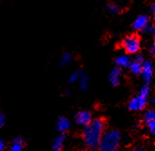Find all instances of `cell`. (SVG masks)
<instances>
[{"label":"cell","mask_w":155,"mask_h":151,"mask_svg":"<svg viewBox=\"0 0 155 151\" xmlns=\"http://www.w3.org/2000/svg\"><path fill=\"white\" fill-rule=\"evenodd\" d=\"M106 121L104 118H97L84 129L82 139L85 149L88 151H96L101 139L105 132Z\"/></svg>","instance_id":"6da1fadb"},{"label":"cell","mask_w":155,"mask_h":151,"mask_svg":"<svg viewBox=\"0 0 155 151\" xmlns=\"http://www.w3.org/2000/svg\"><path fill=\"white\" fill-rule=\"evenodd\" d=\"M121 133L117 129H111L104 133L98 146V151H119L121 144Z\"/></svg>","instance_id":"7a4b0ae2"},{"label":"cell","mask_w":155,"mask_h":151,"mask_svg":"<svg viewBox=\"0 0 155 151\" xmlns=\"http://www.w3.org/2000/svg\"><path fill=\"white\" fill-rule=\"evenodd\" d=\"M150 93H151V88H150V86L149 85H144L139 94L133 98L129 103H128V108L132 111H139V110H143L147 103H148V98H149V96H150Z\"/></svg>","instance_id":"3957f363"},{"label":"cell","mask_w":155,"mask_h":151,"mask_svg":"<svg viewBox=\"0 0 155 151\" xmlns=\"http://www.w3.org/2000/svg\"><path fill=\"white\" fill-rule=\"evenodd\" d=\"M123 47L128 54H138L141 49V39L135 35L128 36L123 41Z\"/></svg>","instance_id":"277c9868"},{"label":"cell","mask_w":155,"mask_h":151,"mask_svg":"<svg viewBox=\"0 0 155 151\" xmlns=\"http://www.w3.org/2000/svg\"><path fill=\"white\" fill-rule=\"evenodd\" d=\"M141 75L143 76V80L146 84L150 83L153 77V65L151 61H143L142 65V72Z\"/></svg>","instance_id":"5b68a950"},{"label":"cell","mask_w":155,"mask_h":151,"mask_svg":"<svg viewBox=\"0 0 155 151\" xmlns=\"http://www.w3.org/2000/svg\"><path fill=\"white\" fill-rule=\"evenodd\" d=\"M92 114L89 111L86 110H82L76 113L74 117V121L77 125L81 127H86L91 121H92Z\"/></svg>","instance_id":"8992f818"},{"label":"cell","mask_w":155,"mask_h":151,"mask_svg":"<svg viewBox=\"0 0 155 151\" xmlns=\"http://www.w3.org/2000/svg\"><path fill=\"white\" fill-rule=\"evenodd\" d=\"M148 25H150V18L146 15H139L133 23V27L135 30L143 31V28H145Z\"/></svg>","instance_id":"52a82bcc"},{"label":"cell","mask_w":155,"mask_h":151,"mask_svg":"<svg viewBox=\"0 0 155 151\" xmlns=\"http://www.w3.org/2000/svg\"><path fill=\"white\" fill-rule=\"evenodd\" d=\"M71 123L69 121V119L65 117H60L58 118L57 121H56V130L59 131L60 133H64L65 131H67L70 129Z\"/></svg>","instance_id":"ba28073f"},{"label":"cell","mask_w":155,"mask_h":151,"mask_svg":"<svg viewBox=\"0 0 155 151\" xmlns=\"http://www.w3.org/2000/svg\"><path fill=\"white\" fill-rule=\"evenodd\" d=\"M121 70L119 67H115L114 68L110 74H109V82L112 86L116 87L120 84V80H121Z\"/></svg>","instance_id":"9c48e42d"},{"label":"cell","mask_w":155,"mask_h":151,"mask_svg":"<svg viewBox=\"0 0 155 151\" xmlns=\"http://www.w3.org/2000/svg\"><path fill=\"white\" fill-rule=\"evenodd\" d=\"M65 138H66V136L64 133H60L58 136H56L53 142V150L62 151L63 148H64V143Z\"/></svg>","instance_id":"30bf717a"},{"label":"cell","mask_w":155,"mask_h":151,"mask_svg":"<svg viewBox=\"0 0 155 151\" xmlns=\"http://www.w3.org/2000/svg\"><path fill=\"white\" fill-rule=\"evenodd\" d=\"M131 59L127 55H120L115 58V63L118 67H129L131 64Z\"/></svg>","instance_id":"8fae6325"},{"label":"cell","mask_w":155,"mask_h":151,"mask_svg":"<svg viewBox=\"0 0 155 151\" xmlns=\"http://www.w3.org/2000/svg\"><path fill=\"white\" fill-rule=\"evenodd\" d=\"M24 147H25V142H24L23 139L16 138L11 143L9 151H23Z\"/></svg>","instance_id":"7c38bea8"},{"label":"cell","mask_w":155,"mask_h":151,"mask_svg":"<svg viewBox=\"0 0 155 151\" xmlns=\"http://www.w3.org/2000/svg\"><path fill=\"white\" fill-rule=\"evenodd\" d=\"M143 63H140V62H137V61L134 60V61L131 62V64L129 66V69L131 70V72L134 75L139 76V75H141V72H142V65H143Z\"/></svg>","instance_id":"4fadbf2b"},{"label":"cell","mask_w":155,"mask_h":151,"mask_svg":"<svg viewBox=\"0 0 155 151\" xmlns=\"http://www.w3.org/2000/svg\"><path fill=\"white\" fill-rule=\"evenodd\" d=\"M78 81H79V86H80L81 89H83V90L87 89L89 84H88V77H87V76L85 74H83L82 73Z\"/></svg>","instance_id":"5bb4252c"},{"label":"cell","mask_w":155,"mask_h":151,"mask_svg":"<svg viewBox=\"0 0 155 151\" xmlns=\"http://www.w3.org/2000/svg\"><path fill=\"white\" fill-rule=\"evenodd\" d=\"M73 60L72 55L70 53H64L61 57V65L62 66H68Z\"/></svg>","instance_id":"9a60e30c"},{"label":"cell","mask_w":155,"mask_h":151,"mask_svg":"<svg viewBox=\"0 0 155 151\" xmlns=\"http://www.w3.org/2000/svg\"><path fill=\"white\" fill-rule=\"evenodd\" d=\"M153 119H155V112L154 110L153 109H149L148 111H146L144 113V116H143V122L146 124L147 122L153 120Z\"/></svg>","instance_id":"2e32d148"},{"label":"cell","mask_w":155,"mask_h":151,"mask_svg":"<svg viewBox=\"0 0 155 151\" xmlns=\"http://www.w3.org/2000/svg\"><path fill=\"white\" fill-rule=\"evenodd\" d=\"M81 74H82V72H80V71H75V72L72 73L71 76L69 77V82L70 83H74V82L78 81L79 78H80Z\"/></svg>","instance_id":"e0dca14e"},{"label":"cell","mask_w":155,"mask_h":151,"mask_svg":"<svg viewBox=\"0 0 155 151\" xmlns=\"http://www.w3.org/2000/svg\"><path fill=\"white\" fill-rule=\"evenodd\" d=\"M146 125H147V128H148L149 131L151 132V134H152V135H154L155 134V119H153V120H151V121L147 122V123H146Z\"/></svg>","instance_id":"ac0fdd59"},{"label":"cell","mask_w":155,"mask_h":151,"mask_svg":"<svg viewBox=\"0 0 155 151\" xmlns=\"http://www.w3.org/2000/svg\"><path fill=\"white\" fill-rule=\"evenodd\" d=\"M108 9L109 11L112 13V14H116L119 12V7L116 4H114V3H111L108 5Z\"/></svg>","instance_id":"d6986e66"},{"label":"cell","mask_w":155,"mask_h":151,"mask_svg":"<svg viewBox=\"0 0 155 151\" xmlns=\"http://www.w3.org/2000/svg\"><path fill=\"white\" fill-rule=\"evenodd\" d=\"M143 31L146 34H154V26L148 25L145 28H143Z\"/></svg>","instance_id":"ffe728a7"},{"label":"cell","mask_w":155,"mask_h":151,"mask_svg":"<svg viewBox=\"0 0 155 151\" xmlns=\"http://www.w3.org/2000/svg\"><path fill=\"white\" fill-rule=\"evenodd\" d=\"M5 115L0 111V129L5 125Z\"/></svg>","instance_id":"44dd1931"},{"label":"cell","mask_w":155,"mask_h":151,"mask_svg":"<svg viewBox=\"0 0 155 151\" xmlns=\"http://www.w3.org/2000/svg\"><path fill=\"white\" fill-rule=\"evenodd\" d=\"M134 60L135 61H137V62H140V63H143V61H144V59H143V55H136V57H135V58H134Z\"/></svg>","instance_id":"7402d4cb"},{"label":"cell","mask_w":155,"mask_h":151,"mask_svg":"<svg viewBox=\"0 0 155 151\" xmlns=\"http://www.w3.org/2000/svg\"><path fill=\"white\" fill-rule=\"evenodd\" d=\"M5 149V142L3 139L0 138V151H4Z\"/></svg>","instance_id":"603a6c76"},{"label":"cell","mask_w":155,"mask_h":151,"mask_svg":"<svg viewBox=\"0 0 155 151\" xmlns=\"http://www.w3.org/2000/svg\"><path fill=\"white\" fill-rule=\"evenodd\" d=\"M155 47H154V45H153L151 47H150V52H151V54L153 55V56H154L155 54Z\"/></svg>","instance_id":"cb8c5ba5"},{"label":"cell","mask_w":155,"mask_h":151,"mask_svg":"<svg viewBox=\"0 0 155 151\" xmlns=\"http://www.w3.org/2000/svg\"><path fill=\"white\" fill-rule=\"evenodd\" d=\"M134 151H146V149L143 147H137Z\"/></svg>","instance_id":"d4e9b609"},{"label":"cell","mask_w":155,"mask_h":151,"mask_svg":"<svg viewBox=\"0 0 155 151\" xmlns=\"http://www.w3.org/2000/svg\"><path fill=\"white\" fill-rule=\"evenodd\" d=\"M154 11H155V7H154V5H153L152 6V12H153V13H154Z\"/></svg>","instance_id":"484cf974"}]
</instances>
